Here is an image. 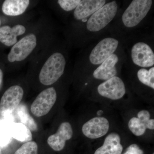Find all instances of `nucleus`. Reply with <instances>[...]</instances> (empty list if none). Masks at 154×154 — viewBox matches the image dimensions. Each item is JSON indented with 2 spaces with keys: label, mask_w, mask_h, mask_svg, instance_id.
<instances>
[{
  "label": "nucleus",
  "mask_w": 154,
  "mask_h": 154,
  "mask_svg": "<svg viewBox=\"0 0 154 154\" xmlns=\"http://www.w3.org/2000/svg\"><path fill=\"white\" fill-rule=\"evenodd\" d=\"M118 134L112 133L105 138L104 144L97 149L94 154H122L123 147Z\"/></svg>",
  "instance_id": "nucleus-17"
},
{
  "label": "nucleus",
  "mask_w": 154,
  "mask_h": 154,
  "mask_svg": "<svg viewBox=\"0 0 154 154\" xmlns=\"http://www.w3.org/2000/svg\"><path fill=\"white\" fill-rule=\"evenodd\" d=\"M109 122L103 117H96L90 119L82 127L83 134L92 139L99 138L105 136L108 132Z\"/></svg>",
  "instance_id": "nucleus-11"
},
{
  "label": "nucleus",
  "mask_w": 154,
  "mask_h": 154,
  "mask_svg": "<svg viewBox=\"0 0 154 154\" xmlns=\"http://www.w3.org/2000/svg\"><path fill=\"white\" fill-rule=\"evenodd\" d=\"M17 117L21 123L24 125L31 131H36L38 128L36 122L28 112L25 105L21 104L17 108Z\"/></svg>",
  "instance_id": "nucleus-19"
},
{
  "label": "nucleus",
  "mask_w": 154,
  "mask_h": 154,
  "mask_svg": "<svg viewBox=\"0 0 154 154\" xmlns=\"http://www.w3.org/2000/svg\"><path fill=\"white\" fill-rule=\"evenodd\" d=\"M3 77H4V73H3V71L0 68V90L2 85Z\"/></svg>",
  "instance_id": "nucleus-25"
},
{
  "label": "nucleus",
  "mask_w": 154,
  "mask_h": 154,
  "mask_svg": "<svg viewBox=\"0 0 154 154\" xmlns=\"http://www.w3.org/2000/svg\"><path fill=\"white\" fill-rule=\"evenodd\" d=\"M81 0H58L56 3L63 11L69 12L74 11Z\"/></svg>",
  "instance_id": "nucleus-23"
},
{
  "label": "nucleus",
  "mask_w": 154,
  "mask_h": 154,
  "mask_svg": "<svg viewBox=\"0 0 154 154\" xmlns=\"http://www.w3.org/2000/svg\"><path fill=\"white\" fill-rule=\"evenodd\" d=\"M152 0H133L122 14V23L127 28L135 27L148 14L152 5Z\"/></svg>",
  "instance_id": "nucleus-4"
},
{
  "label": "nucleus",
  "mask_w": 154,
  "mask_h": 154,
  "mask_svg": "<svg viewBox=\"0 0 154 154\" xmlns=\"http://www.w3.org/2000/svg\"><path fill=\"white\" fill-rule=\"evenodd\" d=\"M97 91L100 96L113 100L121 99L126 92L123 81L116 76L99 85Z\"/></svg>",
  "instance_id": "nucleus-9"
},
{
  "label": "nucleus",
  "mask_w": 154,
  "mask_h": 154,
  "mask_svg": "<svg viewBox=\"0 0 154 154\" xmlns=\"http://www.w3.org/2000/svg\"><path fill=\"white\" fill-rule=\"evenodd\" d=\"M14 154H38V145L34 141L25 143Z\"/></svg>",
  "instance_id": "nucleus-22"
},
{
  "label": "nucleus",
  "mask_w": 154,
  "mask_h": 154,
  "mask_svg": "<svg viewBox=\"0 0 154 154\" xmlns=\"http://www.w3.org/2000/svg\"><path fill=\"white\" fill-rule=\"evenodd\" d=\"M72 136L73 130L71 124L68 122H62L57 132L48 137V144L54 150L60 151L64 148L66 141L71 139Z\"/></svg>",
  "instance_id": "nucleus-12"
},
{
  "label": "nucleus",
  "mask_w": 154,
  "mask_h": 154,
  "mask_svg": "<svg viewBox=\"0 0 154 154\" xmlns=\"http://www.w3.org/2000/svg\"><path fill=\"white\" fill-rule=\"evenodd\" d=\"M149 112L146 110L139 112L137 117H133L128 122V128L131 132L137 136H140L145 133L147 128L154 129V119H150Z\"/></svg>",
  "instance_id": "nucleus-13"
},
{
  "label": "nucleus",
  "mask_w": 154,
  "mask_h": 154,
  "mask_svg": "<svg viewBox=\"0 0 154 154\" xmlns=\"http://www.w3.org/2000/svg\"><path fill=\"white\" fill-rule=\"evenodd\" d=\"M66 65V55L54 38L30 61L29 67L30 71L37 75L40 84L49 86L59 80Z\"/></svg>",
  "instance_id": "nucleus-2"
},
{
  "label": "nucleus",
  "mask_w": 154,
  "mask_h": 154,
  "mask_svg": "<svg viewBox=\"0 0 154 154\" xmlns=\"http://www.w3.org/2000/svg\"><path fill=\"white\" fill-rule=\"evenodd\" d=\"M57 99L55 88L49 87L42 91L31 105L30 110L36 117L46 115L55 104Z\"/></svg>",
  "instance_id": "nucleus-7"
},
{
  "label": "nucleus",
  "mask_w": 154,
  "mask_h": 154,
  "mask_svg": "<svg viewBox=\"0 0 154 154\" xmlns=\"http://www.w3.org/2000/svg\"><path fill=\"white\" fill-rule=\"evenodd\" d=\"M138 79L140 82L152 89H154V67L149 69L141 68L137 72Z\"/></svg>",
  "instance_id": "nucleus-21"
},
{
  "label": "nucleus",
  "mask_w": 154,
  "mask_h": 154,
  "mask_svg": "<svg viewBox=\"0 0 154 154\" xmlns=\"http://www.w3.org/2000/svg\"><path fill=\"white\" fill-rule=\"evenodd\" d=\"M0 154H1V149H0Z\"/></svg>",
  "instance_id": "nucleus-28"
},
{
  "label": "nucleus",
  "mask_w": 154,
  "mask_h": 154,
  "mask_svg": "<svg viewBox=\"0 0 154 154\" xmlns=\"http://www.w3.org/2000/svg\"><path fill=\"white\" fill-rule=\"evenodd\" d=\"M52 26L47 19L41 18L33 29L11 47L7 60L14 67L30 62L54 38Z\"/></svg>",
  "instance_id": "nucleus-1"
},
{
  "label": "nucleus",
  "mask_w": 154,
  "mask_h": 154,
  "mask_svg": "<svg viewBox=\"0 0 154 154\" xmlns=\"http://www.w3.org/2000/svg\"><path fill=\"white\" fill-rule=\"evenodd\" d=\"M153 154H154V153H153Z\"/></svg>",
  "instance_id": "nucleus-29"
},
{
  "label": "nucleus",
  "mask_w": 154,
  "mask_h": 154,
  "mask_svg": "<svg viewBox=\"0 0 154 154\" xmlns=\"http://www.w3.org/2000/svg\"><path fill=\"white\" fill-rule=\"evenodd\" d=\"M124 154H143V152L137 145L132 144L127 149Z\"/></svg>",
  "instance_id": "nucleus-24"
},
{
  "label": "nucleus",
  "mask_w": 154,
  "mask_h": 154,
  "mask_svg": "<svg viewBox=\"0 0 154 154\" xmlns=\"http://www.w3.org/2000/svg\"><path fill=\"white\" fill-rule=\"evenodd\" d=\"M118 61V56L113 54L95 69L93 73L94 78L107 81L116 76L117 73L116 65Z\"/></svg>",
  "instance_id": "nucleus-16"
},
{
  "label": "nucleus",
  "mask_w": 154,
  "mask_h": 154,
  "mask_svg": "<svg viewBox=\"0 0 154 154\" xmlns=\"http://www.w3.org/2000/svg\"><path fill=\"white\" fill-rule=\"evenodd\" d=\"M24 89L19 85H14L8 88L0 101V114L8 118L20 105L24 96Z\"/></svg>",
  "instance_id": "nucleus-6"
},
{
  "label": "nucleus",
  "mask_w": 154,
  "mask_h": 154,
  "mask_svg": "<svg viewBox=\"0 0 154 154\" xmlns=\"http://www.w3.org/2000/svg\"><path fill=\"white\" fill-rule=\"evenodd\" d=\"M11 122L0 120V146L8 145L12 140L11 130Z\"/></svg>",
  "instance_id": "nucleus-20"
},
{
  "label": "nucleus",
  "mask_w": 154,
  "mask_h": 154,
  "mask_svg": "<svg viewBox=\"0 0 154 154\" xmlns=\"http://www.w3.org/2000/svg\"><path fill=\"white\" fill-rule=\"evenodd\" d=\"M106 1L104 0H83L81 1L74 11L73 16L76 21L86 19L93 15L102 6Z\"/></svg>",
  "instance_id": "nucleus-14"
},
{
  "label": "nucleus",
  "mask_w": 154,
  "mask_h": 154,
  "mask_svg": "<svg viewBox=\"0 0 154 154\" xmlns=\"http://www.w3.org/2000/svg\"><path fill=\"white\" fill-rule=\"evenodd\" d=\"M33 2L29 0H5L2 5V11L8 17H21L25 15Z\"/></svg>",
  "instance_id": "nucleus-15"
},
{
  "label": "nucleus",
  "mask_w": 154,
  "mask_h": 154,
  "mask_svg": "<svg viewBox=\"0 0 154 154\" xmlns=\"http://www.w3.org/2000/svg\"><path fill=\"white\" fill-rule=\"evenodd\" d=\"M116 1L105 4L91 15L87 22V29L90 32H98L107 26L114 19L118 11Z\"/></svg>",
  "instance_id": "nucleus-5"
},
{
  "label": "nucleus",
  "mask_w": 154,
  "mask_h": 154,
  "mask_svg": "<svg viewBox=\"0 0 154 154\" xmlns=\"http://www.w3.org/2000/svg\"><path fill=\"white\" fill-rule=\"evenodd\" d=\"M28 19L22 16L16 17L12 25L1 26L0 42L7 47H12L35 26L36 22H31Z\"/></svg>",
  "instance_id": "nucleus-3"
},
{
  "label": "nucleus",
  "mask_w": 154,
  "mask_h": 154,
  "mask_svg": "<svg viewBox=\"0 0 154 154\" xmlns=\"http://www.w3.org/2000/svg\"><path fill=\"white\" fill-rule=\"evenodd\" d=\"M103 113V111L102 110H99V111H97V114H98V115L100 116L102 115Z\"/></svg>",
  "instance_id": "nucleus-26"
},
{
  "label": "nucleus",
  "mask_w": 154,
  "mask_h": 154,
  "mask_svg": "<svg viewBox=\"0 0 154 154\" xmlns=\"http://www.w3.org/2000/svg\"><path fill=\"white\" fill-rule=\"evenodd\" d=\"M119 41L112 37L103 38L98 43L89 56V60L92 64H101L114 54L119 45Z\"/></svg>",
  "instance_id": "nucleus-8"
},
{
  "label": "nucleus",
  "mask_w": 154,
  "mask_h": 154,
  "mask_svg": "<svg viewBox=\"0 0 154 154\" xmlns=\"http://www.w3.org/2000/svg\"><path fill=\"white\" fill-rule=\"evenodd\" d=\"M11 130L12 137L22 142L31 141L32 134L31 131L20 122H11Z\"/></svg>",
  "instance_id": "nucleus-18"
},
{
  "label": "nucleus",
  "mask_w": 154,
  "mask_h": 154,
  "mask_svg": "<svg viewBox=\"0 0 154 154\" xmlns=\"http://www.w3.org/2000/svg\"><path fill=\"white\" fill-rule=\"evenodd\" d=\"M1 24H2V21H1V17H0V27H1Z\"/></svg>",
  "instance_id": "nucleus-27"
},
{
  "label": "nucleus",
  "mask_w": 154,
  "mask_h": 154,
  "mask_svg": "<svg viewBox=\"0 0 154 154\" xmlns=\"http://www.w3.org/2000/svg\"><path fill=\"white\" fill-rule=\"evenodd\" d=\"M131 57L133 63L142 68L153 66L154 54L149 45L143 42L134 45L131 49Z\"/></svg>",
  "instance_id": "nucleus-10"
}]
</instances>
